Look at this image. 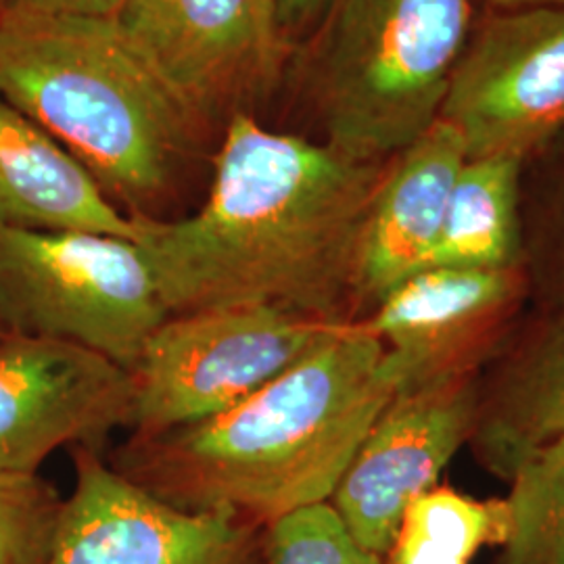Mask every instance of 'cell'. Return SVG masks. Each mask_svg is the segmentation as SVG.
I'll return each instance as SVG.
<instances>
[{"label":"cell","instance_id":"52a82bcc","mask_svg":"<svg viewBox=\"0 0 564 564\" xmlns=\"http://www.w3.org/2000/svg\"><path fill=\"white\" fill-rule=\"evenodd\" d=\"M440 120L468 160L524 158L564 130V2L481 11Z\"/></svg>","mask_w":564,"mask_h":564},{"label":"cell","instance_id":"5bb4252c","mask_svg":"<svg viewBox=\"0 0 564 564\" xmlns=\"http://www.w3.org/2000/svg\"><path fill=\"white\" fill-rule=\"evenodd\" d=\"M466 160L463 137L444 120L389 160L364 228L356 286L360 321L389 291L426 270Z\"/></svg>","mask_w":564,"mask_h":564},{"label":"cell","instance_id":"30bf717a","mask_svg":"<svg viewBox=\"0 0 564 564\" xmlns=\"http://www.w3.org/2000/svg\"><path fill=\"white\" fill-rule=\"evenodd\" d=\"M134 423L132 372L78 343L0 337V473L36 475L59 447L102 452Z\"/></svg>","mask_w":564,"mask_h":564},{"label":"cell","instance_id":"7a4b0ae2","mask_svg":"<svg viewBox=\"0 0 564 564\" xmlns=\"http://www.w3.org/2000/svg\"><path fill=\"white\" fill-rule=\"evenodd\" d=\"M400 387L383 343L341 326L279 379L230 410L130 437L113 468L167 505L268 527L328 505L370 426Z\"/></svg>","mask_w":564,"mask_h":564},{"label":"cell","instance_id":"44dd1931","mask_svg":"<svg viewBox=\"0 0 564 564\" xmlns=\"http://www.w3.org/2000/svg\"><path fill=\"white\" fill-rule=\"evenodd\" d=\"M263 564H384L366 552L330 505L295 510L263 529Z\"/></svg>","mask_w":564,"mask_h":564},{"label":"cell","instance_id":"3957f363","mask_svg":"<svg viewBox=\"0 0 564 564\" xmlns=\"http://www.w3.org/2000/svg\"><path fill=\"white\" fill-rule=\"evenodd\" d=\"M0 95L142 216L199 120L116 20L0 11Z\"/></svg>","mask_w":564,"mask_h":564},{"label":"cell","instance_id":"603a6c76","mask_svg":"<svg viewBox=\"0 0 564 564\" xmlns=\"http://www.w3.org/2000/svg\"><path fill=\"white\" fill-rule=\"evenodd\" d=\"M330 0H276L282 23L291 36L312 32Z\"/></svg>","mask_w":564,"mask_h":564},{"label":"cell","instance_id":"cb8c5ba5","mask_svg":"<svg viewBox=\"0 0 564 564\" xmlns=\"http://www.w3.org/2000/svg\"><path fill=\"white\" fill-rule=\"evenodd\" d=\"M564 0H477L479 11H510V9H524V7H540V4H556Z\"/></svg>","mask_w":564,"mask_h":564},{"label":"cell","instance_id":"2e32d148","mask_svg":"<svg viewBox=\"0 0 564 564\" xmlns=\"http://www.w3.org/2000/svg\"><path fill=\"white\" fill-rule=\"evenodd\" d=\"M521 170L523 158L517 155L466 160L426 268H521Z\"/></svg>","mask_w":564,"mask_h":564},{"label":"cell","instance_id":"e0dca14e","mask_svg":"<svg viewBox=\"0 0 564 564\" xmlns=\"http://www.w3.org/2000/svg\"><path fill=\"white\" fill-rule=\"evenodd\" d=\"M508 531L505 498L479 500L437 485L408 506L384 564H470L500 547Z\"/></svg>","mask_w":564,"mask_h":564},{"label":"cell","instance_id":"5b68a950","mask_svg":"<svg viewBox=\"0 0 564 564\" xmlns=\"http://www.w3.org/2000/svg\"><path fill=\"white\" fill-rule=\"evenodd\" d=\"M167 316L137 242L0 224V321L9 333L78 343L132 372Z\"/></svg>","mask_w":564,"mask_h":564},{"label":"cell","instance_id":"4fadbf2b","mask_svg":"<svg viewBox=\"0 0 564 564\" xmlns=\"http://www.w3.org/2000/svg\"><path fill=\"white\" fill-rule=\"evenodd\" d=\"M564 437V312L529 305L477 379L473 458L508 484L538 449Z\"/></svg>","mask_w":564,"mask_h":564},{"label":"cell","instance_id":"d6986e66","mask_svg":"<svg viewBox=\"0 0 564 564\" xmlns=\"http://www.w3.org/2000/svg\"><path fill=\"white\" fill-rule=\"evenodd\" d=\"M508 485L496 564H564V437L531 454Z\"/></svg>","mask_w":564,"mask_h":564},{"label":"cell","instance_id":"8fae6325","mask_svg":"<svg viewBox=\"0 0 564 564\" xmlns=\"http://www.w3.org/2000/svg\"><path fill=\"white\" fill-rule=\"evenodd\" d=\"M479 375L403 384L370 426L328 505L366 552L384 558L403 514L468 444Z\"/></svg>","mask_w":564,"mask_h":564},{"label":"cell","instance_id":"9c48e42d","mask_svg":"<svg viewBox=\"0 0 564 564\" xmlns=\"http://www.w3.org/2000/svg\"><path fill=\"white\" fill-rule=\"evenodd\" d=\"M48 564H263V529L230 512L167 505L126 479L101 452L74 447Z\"/></svg>","mask_w":564,"mask_h":564},{"label":"cell","instance_id":"8992f818","mask_svg":"<svg viewBox=\"0 0 564 564\" xmlns=\"http://www.w3.org/2000/svg\"><path fill=\"white\" fill-rule=\"evenodd\" d=\"M345 324L260 303L167 316L132 370V435H160L230 410L302 362Z\"/></svg>","mask_w":564,"mask_h":564},{"label":"cell","instance_id":"6da1fadb","mask_svg":"<svg viewBox=\"0 0 564 564\" xmlns=\"http://www.w3.org/2000/svg\"><path fill=\"white\" fill-rule=\"evenodd\" d=\"M387 165L232 116L197 214L130 216L170 316L260 303L358 323L364 228Z\"/></svg>","mask_w":564,"mask_h":564},{"label":"cell","instance_id":"277c9868","mask_svg":"<svg viewBox=\"0 0 564 564\" xmlns=\"http://www.w3.org/2000/svg\"><path fill=\"white\" fill-rule=\"evenodd\" d=\"M477 0H330L312 30L305 95L318 141L387 162L442 116Z\"/></svg>","mask_w":564,"mask_h":564},{"label":"cell","instance_id":"9a60e30c","mask_svg":"<svg viewBox=\"0 0 564 564\" xmlns=\"http://www.w3.org/2000/svg\"><path fill=\"white\" fill-rule=\"evenodd\" d=\"M0 224L137 239L134 223L57 139L0 95Z\"/></svg>","mask_w":564,"mask_h":564},{"label":"cell","instance_id":"d4e9b609","mask_svg":"<svg viewBox=\"0 0 564 564\" xmlns=\"http://www.w3.org/2000/svg\"><path fill=\"white\" fill-rule=\"evenodd\" d=\"M4 333H9V330H7V328H4V324H2V321H0V337H2V335H4Z\"/></svg>","mask_w":564,"mask_h":564},{"label":"cell","instance_id":"ac0fdd59","mask_svg":"<svg viewBox=\"0 0 564 564\" xmlns=\"http://www.w3.org/2000/svg\"><path fill=\"white\" fill-rule=\"evenodd\" d=\"M521 226L531 305L564 312V130L523 158Z\"/></svg>","mask_w":564,"mask_h":564},{"label":"cell","instance_id":"7c38bea8","mask_svg":"<svg viewBox=\"0 0 564 564\" xmlns=\"http://www.w3.org/2000/svg\"><path fill=\"white\" fill-rule=\"evenodd\" d=\"M529 305L523 268H426L358 323L383 343L403 387L479 375Z\"/></svg>","mask_w":564,"mask_h":564},{"label":"cell","instance_id":"7402d4cb","mask_svg":"<svg viewBox=\"0 0 564 564\" xmlns=\"http://www.w3.org/2000/svg\"><path fill=\"white\" fill-rule=\"evenodd\" d=\"M128 0H0V11L116 20Z\"/></svg>","mask_w":564,"mask_h":564},{"label":"cell","instance_id":"ffe728a7","mask_svg":"<svg viewBox=\"0 0 564 564\" xmlns=\"http://www.w3.org/2000/svg\"><path fill=\"white\" fill-rule=\"evenodd\" d=\"M63 505L41 473H0V564H48Z\"/></svg>","mask_w":564,"mask_h":564},{"label":"cell","instance_id":"ba28073f","mask_svg":"<svg viewBox=\"0 0 564 564\" xmlns=\"http://www.w3.org/2000/svg\"><path fill=\"white\" fill-rule=\"evenodd\" d=\"M116 21L199 121L245 113L293 53L276 0H128Z\"/></svg>","mask_w":564,"mask_h":564}]
</instances>
